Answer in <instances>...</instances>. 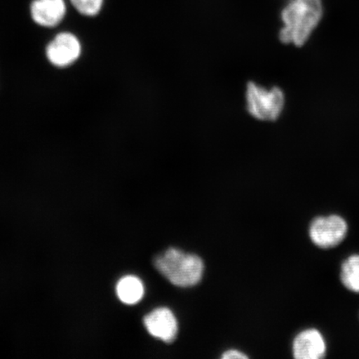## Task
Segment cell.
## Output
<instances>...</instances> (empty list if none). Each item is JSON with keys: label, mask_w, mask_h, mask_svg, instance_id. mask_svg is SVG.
I'll return each mask as SVG.
<instances>
[{"label": "cell", "mask_w": 359, "mask_h": 359, "mask_svg": "<svg viewBox=\"0 0 359 359\" xmlns=\"http://www.w3.org/2000/svg\"><path fill=\"white\" fill-rule=\"evenodd\" d=\"M321 0H293L282 11L284 27L280 30L281 42L303 46L320 22Z\"/></svg>", "instance_id": "obj_1"}, {"label": "cell", "mask_w": 359, "mask_h": 359, "mask_svg": "<svg viewBox=\"0 0 359 359\" xmlns=\"http://www.w3.org/2000/svg\"><path fill=\"white\" fill-rule=\"evenodd\" d=\"M154 264L165 279L179 287L198 284L204 271V264L199 257L176 248H170L158 255Z\"/></svg>", "instance_id": "obj_2"}, {"label": "cell", "mask_w": 359, "mask_h": 359, "mask_svg": "<svg viewBox=\"0 0 359 359\" xmlns=\"http://www.w3.org/2000/svg\"><path fill=\"white\" fill-rule=\"evenodd\" d=\"M247 110L255 118L276 121L285 107L284 93L279 88L266 89L250 83L246 90Z\"/></svg>", "instance_id": "obj_3"}, {"label": "cell", "mask_w": 359, "mask_h": 359, "mask_svg": "<svg viewBox=\"0 0 359 359\" xmlns=\"http://www.w3.org/2000/svg\"><path fill=\"white\" fill-rule=\"evenodd\" d=\"M348 233V224L338 215L318 217L309 226V237L314 245L321 249H332L345 239Z\"/></svg>", "instance_id": "obj_4"}, {"label": "cell", "mask_w": 359, "mask_h": 359, "mask_svg": "<svg viewBox=\"0 0 359 359\" xmlns=\"http://www.w3.org/2000/svg\"><path fill=\"white\" fill-rule=\"evenodd\" d=\"M47 60L58 69H65L75 64L82 55V44L73 33L57 34L45 48Z\"/></svg>", "instance_id": "obj_5"}, {"label": "cell", "mask_w": 359, "mask_h": 359, "mask_svg": "<svg viewBox=\"0 0 359 359\" xmlns=\"http://www.w3.org/2000/svg\"><path fill=\"white\" fill-rule=\"evenodd\" d=\"M144 325L148 333L165 343H172L176 339L178 324L176 317L170 309L157 308L144 318Z\"/></svg>", "instance_id": "obj_6"}, {"label": "cell", "mask_w": 359, "mask_h": 359, "mask_svg": "<svg viewBox=\"0 0 359 359\" xmlns=\"http://www.w3.org/2000/svg\"><path fill=\"white\" fill-rule=\"evenodd\" d=\"M67 13L65 0H34L30 15L36 25L55 28L64 20Z\"/></svg>", "instance_id": "obj_7"}, {"label": "cell", "mask_w": 359, "mask_h": 359, "mask_svg": "<svg viewBox=\"0 0 359 359\" xmlns=\"http://www.w3.org/2000/svg\"><path fill=\"white\" fill-rule=\"evenodd\" d=\"M294 357L297 359H321L326 356L327 344L324 336L316 329L304 330L295 337Z\"/></svg>", "instance_id": "obj_8"}, {"label": "cell", "mask_w": 359, "mask_h": 359, "mask_svg": "<svg viewBox=\"0 0 359 359\" xmlns=\"http://www.w3.org/2000/svg\"><path fill=\"white\" fill-rule=\"evenodd\" d=\"M116 294L123 303L135 304L140 302L144 295V286L139 278L125 276L116 285Z\"/></svg>", "instance_id": "obj_9"}, {"label": "cell", "mask_w": 359, "mask_h": 359, "mask_svg": "<svg viewBox=\"0 0 359 359\" xmlns=\"http://www.w3.org/2000/svg\"><path fill=\"white\" fill-rule=\"evenodd\" d=\"M340 280L345 288L359 294V255L344 260L340 269Z\"/></svg>", "instance_id": "obj_10"}, {"label": "cell", "mask_w": 359, "mask_h": 359, "mask_svg": "<svg viewBox=\"0 0 359 359\" xmlns=\"http://www.w3.org/2000/svg\"><path fill=\"white\" fill-rule=\"evenodd\" d=\"M70 2L81 15L94 17L102 11L104 0H70Z\"/></svg>", "instance_id": "obj_11"}, {"label": "cell", "mask_w": 359, "mask_h": 359, "mask_svg": "<svg viewBox=\"0 0 359 359\" xmlns=\"http://www.w3.org/2000/svg\"><path fill=\"white\" fill-rule=\"evenodd\" d=\"M223 359H242L248 358V356L245 355V353L238 351V350H228L224 352L222 356Z\"/></svg>", "instance_id": "obj_12"}]
</instances>
